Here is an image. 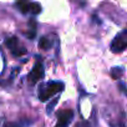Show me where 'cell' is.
Instances as JSON below:
<instances>
[{
	"label": "cell",
	"instance_id": "obj_1",
	"mask_svg": "<svg viewBox=\"0 0 127 127\" xmlns=\"http://www.w3.org/2000/svg\"><path fill=\"white\" fill-rule=\"evenodd\" d=\"M64 84L62 82H59V81H50L45 85H42L40 87V91H39V98L40 101L45 102V101H49L52 96H55L56 94L61 92L64 90Z\"/></svg>",
	"mask_w": 127,
	"mask_h": 127
},
{
	"label": "cell",
	"instance_id": "obj_2",
	"mask_svg": "<svg viewBox=\"0 0 127 127\" xmlns=\"http://www.w3.org/2000/svg\"><path fill=\"white\" fill-rule=\"evenodd\" d=\"M23 14H32L37 15L41 13V5L39 3H32L30 0H16L15 4Z\"/></svg>",
	"mask_w": 127,
	"mask_h": 127
},
{
	"label": "cell",
	"instance_id": "obj_3",
	"mask_svg": "<svg viewBox=\"0 0 127 127\" xmlns=\"http://www.w3.org/2000/svg\"><path fill=\"white\" fill-rule=\"evenodd\" d=\"M127 47V30H122L111 42V51L113 54H121Z\"/></svg>",
	"mask_w": 127,
	"mask_h": 127
},
{
	"label": "cell",
	"instance_id": "obj_4",
	"mask_svg": "<svg viewBox=\"0 0 127 127\" xmlns=\"http://www.w3.org/2000/svg\"><path fill=\"white\" fill-rule=\"evenodd\" d=\"M5 44H6V46L9 47L10 52H11L15 57H20V56H23V55L26 54L25 46H24V45L20 42V40H19L18 37H15V36L8 37L6 41H5Z\"/></svg>",
	"mask_w": 127,
	"mask_h": 127
},
{
	"label": "cell",
	"instance_id": "obj_5",
	"mask_svg": "<svg viewBox=\"0 0 127 127\" xmlns=\"http://www.w3.org/2000/svg\"><path fill=\"white\" fill-rule=\"evenodd\" d=\"M44 77V65H42V62L39 60L35 62V65L31 70V72L29 74L28 76V81L31 84V85H35L37 81H40L41 79Z\"/></svg>",
	"mask_w": 127,
	"mask_h": 127
},
{
	"label": "cell",
	"instance_id": "obj_6",
	"mask_svg": "<svg viewBox=\"0 0 127 127\" xmlns=\"http://www.w3.org/2000/svg\"><path fill=\"white\" fill-rule=\"evenodd\" d=\"M74 118V111L67 108V110H61L57 113V123L55 127H69Z\"/></svg>",
	"mask_w": 127,
	"mask_h": 127
},
{
	"label": "cell",
	"instance_id": "obj_7",
	"mask_svg": "<svg viewBox=\"0 0 127 127\" xmlns=\"http://www.w3.org/2000/svg\"><path fill=\"white\" fill-rule=\"evenodd\" d=\"M39 46L42 50H50L51 46H52V40H50L49 36H42L39 40Z\"/></svg>",
	"mask_w": 127,
	"mask_h": 127
},
{
	"label": "cell",
	"instance_id": "obj_8",
	"mask_svg": "<svg viewBox=\"0 0 127 127\" xmlns=\"http://www.w3.org/2000/svg\"><path fill=\"white\" fill-rule=\"evenodd\" d=\"M123 72H125L123 67H112V70H111V76H112L113 80H120V79L123 76Z\"/></svg>",
	"mask_w": 127,
	"mask_h": 127
},
{
	"label": "cell",
	"instance_id": "obj_9",
	"mask_svg": "<svg viewBox=\"0 0 127 127\" xmlns=\"http://www.w3.org/2000/svg\"><path fill=\"white\" fill-rule=\"evenodd\" d=\"M36 35V23L34 19H30V32H26V36L29 39H34Z\"/></svg>",
	"mask_w": 127,
	"mask_h": 127
},
{
	"label": "cell",
	"instance_id": "obj_10",
	"mask_svg": "<svg viewBox=\"0 0 127 127\" xmlns=\"http://www.w3.org/2000/svg\"><path fill=\"white\" fill-rule=\"evenodd\" d=\"M3 127H21V126L16 122H6L3 125Z\"/></svg>",
	"mask_w": 127,
	"mask_h": 127
},
{
	"label": "cell",
	"instance_id": "obj_11",
	"mask_svg": "<svg viewBox=\"0 0 127 127\" xmlns=\"http://www.w3.org/2000/svg\"><path fill=\"white\" fill-rule=\"evenodd\" d=\"M75 127H90V125H89L87 122H80V123H77Z\"/></svg>",
	"mask_w": 127,
	"mask_h": 127
},
{
	"label": "cell",
	"instance_id": "obj_12",
	"mask_svg": "<svg viewBox=\"0 0 127 127\" xmlns=\"http://www.w3.org/2000/svg\"><path fill=\"white\" fill-rule=\"evenodd\" d=\"M120 89H121V92L125 95V94H126V86H125V84H123V82L120 85Z\"/></svg>",
	"mask_w": 127,
	"mask_h": 127
}]
</instances>
